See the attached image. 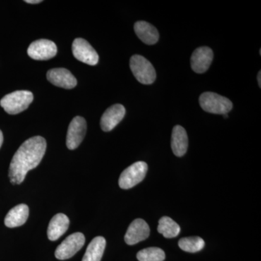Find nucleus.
Segmentation results:
<instances>
[{
    "label": "nucleus",
    "instance_id": "1",
    "mask_svg": "<svg viewBox=\"0 0 261 261\" xmlns=\"http://www.w3.org/2000/svg\"><path fill=\"white\" fill-rule=\"evenodd\" d=\"M46 140L40 136L32 137L23 142L15 152L9 168V178L13 185H20L27 173L37 168L45 154Z\"/></svg>",
    "mask_w": 261,
    "mask_h": 261
},
{
    "label": "nucleus",
    "instance_id": "6",
    "mask_svg": "<svg viewBox=\"0 0 261 261\" xmlns=\"http://www.w3.org/2000/svg\"><path fill=\"white\" fill-rule=\"evenodd\" d=\"M85 243V237L82 233L70 234L57 247L55 255L58 260H67L80 251Z\"/></svg>",
    "mask_w": 261,
    "mask_h": 261
},
{
    "label": "nucleus",
    "instance_id": "15",
    "mask_svg": "<svg viewBox=\"0 0 261 261\" xmlns=\"http://www.w3.org/2000/svg\"><path fill=\"white\" fill-rule=\"evenodd\" d=\"M29 215L28 205L20 204L15 206L8 213L5 219L7 227L15 228L22 226L27 222Z\"/></svg>",
    "mask_w": 261,
    "mask_h": 261
},
{
    "label": "nucleus",
    "instance_id": "22",
    "mask_svg": "<svg viewBox=\"0 0 261 261\" xmlns=\"http://www.w3.org/2000/svg\"><path fill=\"white\" fill-rule=\"evenodd\" d=\"M25 3L29 4H39L42 3V0H25Z\"/></svg>",
    "mask_w": 261,
    "mask_h": 261
},
{
    "label": "nucleus",
    "instance_id": "13",
    "mask_svg": "<svg viewBox=\"0 0 261 261\" xmlns=\"http://www.w3.org/2000/svg\"><path fill=\"white\" fill-rule=\"evenodd\" d=\"M126 109L121 104H116L106 110L101 118L100 126L104 132H111L123 120Z\"/></svg>",
    "mask_w": 261,
    "mask_h": 261
},
{
    "label": "nucleus",
    "instance_id": "16",
    "mask_svg": "<svg viewBox=\"0 0 261 261\" xmlns=\"http://www.w3.org/2000/svg\"><path fill=\"white\" fill-rule=\"evenodd\" d=\"M171 148L173 153L177 157L185 155L188 148V137L186 130L179 125L173 127Z\"/></svg>",
    "mask_w": 261,
    "mask_h": 261
},
{
    "label": "nucleus",
    "instance_id": "17",
    "mask_svg": "<svg viewBox=\"0 0 261 261\" xmlns=\"http://www.w3.org/2000/svg\"><path fill=\"white\" fill-rule=\"evenodd\" d=\"M135 32L137 37L140 38L145 44L152 45L159 42V33L157 29L147 22H137L135 24Z\"/></svg>",
    "mask_w": 261,
    "mask_h": 261
},
{
    "label": "nucleus",
    "instance_id": "4",
    "mask_svg": "<svg viewBox=\"0 0 261 261\" xmlns=\"http://www.w3.org/2000/svg\"><path fill=\"white\" fill-rule=\"evenodd\" d=\"M130 68L141 84H152L155 81L156 73L153 65L142 56L135 55L130 58Z\"/></svg>",
    "mask_w": 261,
    "mask_h": 261
},
{
    "label": "nucleus",
    "instance_id": "8",
    "mask_svg": "<svg viewBox=\"0 0 261 261\" xmlns=\"http://www.w3.org/2000/svg\"><path fill=\"white\" fill-rule=\"evenodd\" d=\"M73 56L79 61L89 65H95L99 61L97 51L87 41L82 38H77L72 44Z\"/></svg>",
    "mask_w": 261,
    "mask_h": 261
},
{
    "label": "nucleus",
    "instance_id": "20",
    "mask_svg": "<svg viewBox=\"0 0 261 261\" xmlns=\"http://www.w3.org/2000/svg\"><path fill=\"white\" fill-rule=\"evenodd\" d=\"M178 246L184 251L194 253L203 249L205 247V242L199 237L182 238L178 242Z\"/></svg>",
    "mask_w": 261,
    "mask_h": 261
},
{
    "label": "nucleus",
    "instance_id": "9",
    "mask_svg": "<svg viewBox=\"0 0 261 261\" xmlns=\"http://www.w3.org/2000/svg\"><path fill=\"white\" fill-rule=\"evenodd\" d=\"M87 132V122L82 117L76 116L72 120L68 127L66 145L69 149H76L83 141Z\"/></svg>",
    "mask_w": 261,
    "mask_h": 261
},
{
    "label": "nucleus",
    "instance_id": "12",
    "mask_svg": "<svg viewBox=\"0 0 261 261\" xmlns=\"http://www.w3.org/2000/svg\"><path fill=\"white\" fill-rule=\"evenodd\" d=\"M47 80L53 85L66 89L74 88L77 80L69 70L65 68H53L47 73Z\"/></svg>",
    "mask_w": 261,
    "mask_h": 261
},
{
    "label": "nucleus",
    "instance_id": "5",
    "mask_svg": "<svg viewBox=\"0 0 261 261\" xmlns=\"http://www.w3.org/2000/svg\"><path fill=\"white\" fill-rule=\"evenodd\" d=\"M148 166L145 162L139 161L130 165L122 172L118 184L121 189L128 190L143 181L147 174Z\"/></svg>",
    "mask_w": 261,
    "mask_h": 261
},
{
    "label": "nucleus",
    "instance_id": "11",
    "mask_svg": "<svg viewBox=\"0 0 261 261\" xmlns=\"http://www.w3.org/2000/svg\"><path fill=\"white\" fill-rule=\"evenodd\" d=\"M214 59V53L211 48L202 47L197 48L192 53L191 66L197 73H205L210 68Z\"/></svg>",
    "mask_w": 261,
    "mask_h": 261
},
{
    "label": "nucleus",
    "instance_id": "25",
    "mask_svg": "<svg viewBox=\"0 0 261 261\" xmlns=\"http://www.w3.org/2000/svg\"><path fill=\"white\" fill-rule=\"evenodd\" d=\"M223 116H224L225 117V118H227L228 114H224V115H223Z\"/></svg>",
    "mask_w": 261,
    "mask_h": 261
},
{
    "label": "nucleus",
    "instance_id": "21",
    "mask_svg": "<svg viewBox=\"0 0 261 261\" xmlns=\"http://www.w3.org/2000/svg\"><path fill=\"white\" fill-rule=\"evenodd\" d=\"M137 257L140 261H163L166 254L159 247H148L139 252Z\"/></svg>",
    "mask_w": 261,
    "mask_h": 261
},
{
    "label": "nucleus",
    "instance_id": "14",
    "mask_svg": "<svg viewBox=\"0 0 261 261\" xmlns=\"http://www.w3.org/2000/svg\"><path fill=\"white\" fill-rule=\"evenodd\" d=\"M70 221L68 216L63 214H56L49 222L47 228L48 239L51 241H56L63 236L68 227Z\"/></svg>",
    "mask_w": 261,
    "mask_h": 261
},
{
    "label": "nucleus",
    "instance_id": "2",
    "mask_svg": "<svg viewBox=\"0 0 261 261\" xmlns=\"http://www.w3.org/2000/svg\"><path fill=\"white\" fill-rule=\"evenodd\" d=\"M33 99L32 92L27 90L15 91L5 95L0 100V106L8 114L16 115L27 110Z\"/></svg>",
    "mask_w": 261,
    "mask_h": 261
},
{
    "label": "nucleus",
    "instance_id": "18",
    "mask_svg": "<svg viewBox=\"0 0 261 261\" xmlns=\"http://www.w3.org/2000/svg\"><path fill=\"white\" fill-rule=\"evenodd\" d=\"M106 246V239L102 237L94 238L87 247L82 261H100Z\"/></svg>",
    "mask_w": 261,
    "mask_h": 261
},
{
    "label": "nucleus",
    "instance_id": "23",
    "mask_svg": "<svg viewBox=\"0 0 261 261\" xmlns=\"http://www.w3.org/2000/svg\"><path fill=\"white\" fill-rule=\"evenodd\" d=\"M257 82H258L259 87H261V71L258 72L257 74Z\"/></svg>",
    "mask_w": 261,
    "mask_h": 261
},
{
    "label": "nucleus",
    "instance_id": "3",
    "mask_svg": "<svg viewBox=\"0 0 261 261\" xmlns=\"http://www.w3.org/2000/svg\"><path fill=\"white\" fill-rule=\"evenodd\" d=\"M201 108L213 114H228L233 108L232 102L228 98L214 92H205L199 98Z\"/></svg>",
    "mask_w": 261,
    "mask_h": 261
},
{
    "label": "nucleus",
    "instance_id": "7",
    "mask_svg": "<svg viewBox=\"0 0 261 261\" xmlns=\"http://www.w3.org/2000/svg\"><path fill=\"white\" fill-rule=\"evenodd\" d=\"M27 53L32 59L47 61L56 56L58 48L56 44L50 40L39 39L30 44Z\"/></svg>",
    "mask_w": 261,
    "mask_h": 261
},
{
    "label": "nucleus",
    "instance_id": "10",
    "mask_svg": "<svg viewBox=\"0 0 261 261\" xmlns=\"http://www.w3.org/2000/svg\"><path fill=\"white\" fill-rule=\"evenodd\" d=\"M149 232L150 230L145 221L141 219H135L128 226L125 235V242L128 245H135L148 238Z\"/></svg>",
    "mask_w": 261,
    "mask_h": 261
},
{
    "label": "nucleus",
    "instance_id": "19",
    "mask_svg": "<svg viewBox=\"0 0 261 261\" xmlns=\"http://www.w3.org/2000/svg\"><path fill=\"white\" fill-rule=\"evenodd\" d=\"M179 225L171 218L164 216L159 220L158 231L166 238H173L180 233Z\"/></svg>",
    "mask_w": 261,
    "mask_h": 261
},
{
    "label": "nucleus",
    "instance_id": "24",
    "mask_svg": "<svg viewBox=\"0 0 261 261\" xmlns=\"http://www.w3.org/2000/svg\"><path fill=\"white\" fill-rule=\"evenodd\" d=\"M3 132H2V130H0V147H2V145H3Z\"/></svg>",
    "mask_w": 261,
    "mask_h": 261
}]
</instances>
